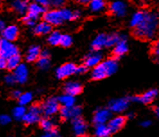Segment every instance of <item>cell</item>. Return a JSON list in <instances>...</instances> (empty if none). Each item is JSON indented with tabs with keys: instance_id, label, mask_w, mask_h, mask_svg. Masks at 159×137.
<instances>
[{
	"instance_id": "cell-1",
	"label": "cell",
	"mask_w": 159,
	"mask_h": 137,
	"mask_svg": "<svg viewBox=\"0 0 159 137\" xmlns=\"http://www.w3.org/2000/svg\"><path fill=\"white\" fill-rule=\"evenodd\" d=\"M159 31V12L148 10L145 12L143 21L133 30L134 35L141 40L154 39Z\"/></svg>"
},
{
	"instance_id": "cell-2",
	"label": "cell",
	"mask_w": 159,
	"mask_h": 137,
	"mask_svg": "<svg viewBox=\"0 0 159 137\" xmlns=\"http://www.w3.org/2000/svg\"><path fill=\"white\" fill-rule=\"evenodd\" d=\"M45 9L43 7H42L39 3L34 2L29 5L28 7V11L27 15L24 17V22L27 26H36V20L39 18V17L45 13Z\"/></svg>"
},
{
	"instance_id": "cell-3",
	"label": "cell",
	"mask_w": 159,
	"mask_h": 137,
	"mask_svg": "<svg viewBox=\"0 0 159 137\" xmlns=\"http://www.w3.org/2000/svg\"><path fill=\"white\" fill-rule=\"evenodd\" d=\"M41 107H42V112L46 116H53L57 114L60 109L59 100L55 97H49L48 99H46L42 104Z\"/></svg>"
},
{
	"instance_id": "cell-4",
	"label": "cell",
	"mask_w": 159,
	"mask_h": 137,
	"mask_svg": "<svg viewBox=\"0 0 159 137\" xmlns=\"http://www.w3.org/2000/svg\"><path fill=\"white\" fill-rule=\"evenodd\" d=\"M42 107L39 105H34L32 106L28 111H26L23 121L26 125H33L41 120V115H42Z\"/></svg>"
},
{
	"instance_id": "cell-5",
	"label": "cell",
	"mask_w": 159,
	"mask_h": 137,
	"mask_svg": "<svg viewBox=\"0 0 159 137\" xmlns=\"http://www.w3.org/2000/svg\"><path fill=\"white\" fill-rule=\"evenodd\" d=\"M43 20L48 23L50 26H59L64 22V19L62 17L61 11L58 9L50 10L44 13L43 15Z\"/></svg>"
},
{
	"instance_id": "cell-6",
	"label": "cell",
	"mask_w": 159,
	"mask_h": 137,
	"mask_svg": "<svg viewBox=\"0 0 159 137\" xmlns=\"http://www.w3.org/2000/svg\"><path fill=\"white\" fill-rule=\"evenodd\" d=\"M16 54H19V51L14 43L5 40L2 42L0 47V57H3L7 60L8 58Z\"/></svg>"
},
{
	"instance_id": "cell-7",
	"label": "cell",
	"mask_w": 159,
	"mask_h": 137,
	"mask_svg": "<svg viewBox=\"0 0 159 137\" xmlns=\"http://www.w3.org/2000/svg\"><path fill=\"white\" fill-rule=\"evenodd\" d=\"M130 101L129 97H121L111 100L109 104V110L114 113H120L126 110Z\"/></svg>"
},
{
	"instance_id": "cell-8",
	"label": "cell",
	"mask_w": 159,
	"mask_h": 137,
	"mask_svg": "<svg viewBox=\"0 0 159 137\" xmlns=\"http://www.w3.org/2000/svg\"><path fill=\"white\" fill-rule=\"evenodd\" d=\"M76 66L72 62H67L56 69V76L58 78H66L75 73Z\"/></svg>"
},
{
	"instance_id": "cell-9",
	"label": "cell",
	"mask_w": 159,
	"mask_h": 137,
	"mask_svg": "<svg viewBox=\"0 0 159 137\" xmlns=\"http://www.w3.org/2000/svg\"><path fill=\"white\" fill-rule=\"evenodd\" d=\"M158 95V90L157 89H150L148 90L147 92L143 93L139 96H135L130 98V100L134 102L142 103V104H149L151 103Z\"/></svg>"
},
{
	"instance_id": "cell-10",
	"label": "cell",
	"mask_w": 159,
	"mask_h": 137,
	"mask_svg": "<svg viewBox=\"0 0 159 137\" xmlns=\"http://www.w3.org/2000/svg\"><path fill=\"white\" fill-rule=\"evenodd\" d=\"M109 10L112 15L116 17H124L127 13V5L121 1H115L110 4Z\"/></svg>"
},
{
	"instance_id": "cell-11",
	"label": "cell",
	"mask_w": 159,
	"mask_h": 137,
	"mask_svg": "<svg viewBox=\"0 0 159 137\" xmlns=\"http://www.w3.org/2000/svg\"><path fill=\"white\" fill-rule=\"evenodd\" d=\"M19 34V29L16 26H7L3 31H2V36L4 37L5 41L7 42H13L16 40Z\"/></svg>"
},
{
	"instance_id": "cell-12",
	"label": "cell",
	"mask_w": 159,
	"mask_h": 137,
	"mask_svg": "<svg viewBox=\"0 0 159 137\" xmlns=\"http://www.w3.org/2000/svg\"><path fill=\"white\" fill-rule=\"evenodd\" d=\"M111 117V111L107 108H101L93 115V123L97 125H104V123Z\"/></svg>"
},
{
	"instance_id": "cell-13",
	"label": "cell",
	"mask_w": 159,
	"mask_h": 137,
	"mask_svg": "<svg viewBox=\"0 0 159 137\" xmlns=\"http://www.w3.org/2000/svg\"><path fill=\"white\" fill-rule=\"evenodd\" d=\"M28 68L26 67L25 64H20L14 72V76L16 78V82L20 83V84H24L27 81L28 78Z\"/></svg>"
},
{
	"instance_id": "cell-14",
	"label": "cell",
	"mask_w": 159,
	"mask_h": 137,
	"mask_svg": "<svg viewBox=\"0 0 159 137\" xmlns=\"http://www.w3.org/2000/svg\"><path fill=\"white\" fill-rule=\"evenodd\" d=\"M126 117L123 116H118L109 121L108 124V127L111 130V133H115L119 131L120 129H121L126 124Z\"/></svg>"
},
{
	"instance_id": "cell-15",
	"label": "cell",
	"mask_w": 159,
	"mask_h": 137,
	"mask_svg": "<svg viewBox=\"0 0 159 137\" xmlns=\"http://www.w3.org/2000/svg\"><path fill=\"white\" fill-rule=\"evenodd\" d=\"M86 129H87V125L84 119H82L81 117L73 119V130L76 136H84L86 132Z\"/></svg>"
},
{
	"instance_id": "cell-16",
	"label": "cell",
	"mask_w": 159,
	"mask_h": 137,
	"mask_svg": "<svg viewBox=\"0 0 159 137\" xmlns=\"http://www.w3.org/2000/svg\"><path fill=\"white\" fill-rule=\"evenodd\" d=\"M102 60V55L98 51H93L87 55V57L84 60V66L86 68H94L97 65H99Z\"/></svg>"
},
{
	"instance_id": "cell-17",
	"label": "cell",
	"mask_w": 159,
	"mask_h": 137,
	"mask_svg": "<svg viewBox=\"0 0 159 137\" xmlns=\"http://www.w3.org/2000/svg\"><path fill=\"white\" fill-rule=\"evenodd\" d=\"M82 89H83L82 85L78 82H74V81H69L64 86V90L66 94L73 96V97L80 94L82 92Z\"/></svg>"
},
{
	"instance_id": "cell-18",
	"label": "cell",
	"mask_w": 159,
	"mask_h": 137,
	"mask_svg": "<svg viewBox=\"0 0 159 137\" xmlns=\"http://www.w3.org/2000/svg\"><path fill=\"white\" fill-rule=\"evenodd\" d=\"M128 51V43L125 36H122L121 40L114 46L113 48V54L117 59L118 57L123 56L126 52Z\"/></svg>"
},
{
	"instance_id": "cell-19",
	"label": "cell",
	"mask_w": 159,
	"mask_h": 137,
	"mask_svg": "<svg viewBox=\"0 0 159 137\" xmlns=\"http://www.w3.org/2000/svg\"><path fill=\"white\" fill-rule=\"evenodd\" d=\"M107 35L104 34H98L92 42V49L94 51H98L103 47H106Z\"/></svg>"
},
{
	"instance_id": "cell-20",
	"label": "cell",
	"mask_w": 159,
	"mask_h": 137,
	"mask_svg": "<svg viewBox=\"0 0 159 137\" xmlns=\"http://www.w3.org/2000/svg\"><path fill=\"white\" fill-rule=\"evenodd\" d=\"M41 53H42V51H41V48L39 46H36V45L31 46L28 49L27 53H26V60L29 62L36 61V60H39Z\"/></svg>"
},
{
	"instance_id": "cell-21",
	"label": "cell",
	"mask_w": 159,
	"mask_h": 137,
	"mask_svg": "<svg viewBox=\"0 0 159 137\" xmlns=\"http://www.w3.org/2000/svg\"><path fill=\"white\" fill-rule=\"evenodd\" d=\"M102 63L103 67L105 68L108 76L115 73L116 70L118 69V61L116 58H110L108 60H104Z\"/></svg>"
},
{
	"instance_id": "cell-22",
	"label": "cell",
	"mask_w": 159,
	"mask_h": 137,
	"mask_svg": "<svg viewBox=\"0 0 159 137\" xmlns=\"http://www.w3.org/2000/svg\"><path fill=\"white\" fill-rule=\"evenodd\" d=\"M37 64H38V67L41 69H47L50 67V53H49L48 50H44L42 51L39 60H37Z\"/></svg>"
},
{
	"instance_id": "cell-23",
	"label": "cell",
	"mask_w": 159,
	"mask_h": 137,
	"mask_svg": "<svg viewBox=\"0 0 159 137\" xmlns=\"http://www.w3.org/2000/svg\"><path fill=\"white\" fill-rule=\"evenodd\" d=\"M51 26L49 25L48 23H46L45 21L41 22L39 24H37L34 26V34H38V35H43V34H48L51 33Z\"/></svg>"
},
{
	"instance_id": "cell-24",
	"label": "cell",
	"mask_w": 159,
	"mask_h": 137,
	"mask_svg": "<svg viewBox=\"0 0 159 137\" xmlns=\"http://www.w3.org/2000/svg\"><path fill=\"white\" fill-rule=\"evenodd\" d=\"M108 76L107 72L105 70V68L103 67L102 63H100L99 65H97L96 67L93 68L92 71V78L94 80H100Z\"/></svg>"
},
{
	"instance_id": "cell-25",
	"label": "cell",
	"mask_w": 159,
	"mask_h": 137,
	"mask_svg": "<svg viewBox=\"0 0 159 137\" xmlns=\"http://www.w3.org/2000/svg\"><path fill=\"white\" fill-rule=\"evenodd\" d=\"M145 12H146V10H139L132 15L129 25L133 29L136 28L138 26H139V24L142 22L144 17H145Z\"/></svg>"
},
{
	"instance_id": "cell-26",
	"label": "cell",
	"mask_w": 159,
	"mask_h": 137,
	"mask_svg": "<svg viewBox=\"0 0 159 137\" xmlns=\"http://www.w3.org/2000/svg\"><path fill=\"white\" fill-rule=\"evenodd\" d=\"M59 103L60 105H62L65 107H72L74 106L75 104V97L70 96L68 94H64L60 96L59 98Z\"/></svg>"
},
{
	"instance_id": "cell-27",
	"label": "cell",
	"mask_w": 159,
	"mask_h": 137,
	"mask_svg": "<svg viewBox=\"0 0 159 137\" xmlns=\"http://www.w3.org/2000/svg\"><path fill=\"white\" fill-rule=\"evenodd\" d=\"M28 3L26 1H14L12 3V7L16 10L18 14L24 15L28 11Z\"/></svg>"
},
{
	"instance_id": "cell-28",
	"label": "cell",
	"mask_w": 159,
	"mask_h": 137,
	"mask_svg": "<svg viewBox=\"0 0 159 137\" xmlns=\"http://www.w3.org/2000/svg\"><path fill=\"white\" fill-rule=\"evenodd\" d=\"M96 137H109L111 135V130L108 127V125H97L95 126L94 130Z\"/></svg>"
},
{
	"instance_id": "cell-29",
	"label": "cell",
	"mask_w": 159,
	"mask_h": 137,
	"mask_svg": "<svg viewBox=\"0 0 159 137\" xmlns=\"http://www.w3.org/2000/svg\"><path fill=\"white\" fill-rule=\"evenodd\" d=\"M89 7L92 12H100L105 7V2L102 0H93L89 2Z\"/></svg>"
},
{
	"instance_id": "cell-30",
	"label": "cell",
	"mask_w": 159,
	"mask_h": 137,
	"mask_svg": "<svg viewBox=\"0 0 159 137\" xmlns=\"http://www.w3.org/2000/svg\"><path fill=\"white\" fill-rule=\"evenodd\" d=\"M21 64V56L19 54L14 55L7 59V68L8 69H16Z\"/></svg>"
},
{
	"instance_id": "cell-31",
	"label": "cell",
	"mask_w": 159,
	"mask_h": 137,
	"mask_svg": "<svg viewBox=\"0 0 159 137\" xmlns=\"http://www.w3.org/2000/svg\"><path fill=\"white\" fill-rule=\"evenodd\" d=\"M61 35L62 34L57 32V31H54V32H51L49 34V37H48V43L53 45V46H56V45H59L60 44V39H61Z\"/></svg>"
},
{
	"instance_id": "cell-32",
	"label": "cell",
	"mask_w": 159,
	"mask_h": 137,
	"mask_svg": "<svg viewBox=\"0 0 159 137\" xmlns=\"http://www.w3.org/2000/svg\"><path fill=\"white\" fill-rule=\"evenodd\" d=\"M40 125L45 132H50L55 130L54 128V123L48 117H44L40 120Z\"/></svg>"
},
{
	"instance_id": "cell-33",
	"label": "cell",
	"mask_w": 159,
	"mask_h": 137,
	"mask_svg": "<svg viewBox=\"0 0 159 137\" xmlns=\"http://www.w3.org/2000/svg\"><path fill=\"white\" fill-rule=\"evenodd\" d=\"M122 38V35L118 34H112L107 35V42H106V47H111L115 46Z\"/></svg>"
},
{
	"instance_id": "cell-34",
	"label": "cell",
	"mask_w": 159,
	"mask_h": 137,
	"mask_svg": "<svg viewBox=\"0 0 159 137\" xmlns=\"http://www.w3.org/2000/svg\"><path fill=\"white\" fill-rule=\"evenodd\" d=\"M26 114V108L23 106H18L13 110V116L16 120H23Z\"/></svg>"
},
{
	"instance_id": "cell-35",
	"label": "cell",
	"mask_w": 159,
	"mask_h": 137,
	"mask_svg": "<svg viewBox=\"0 0 159 137\" xmlns=\"http://www.w3.org/2000/svg\"><path fill=\"white\" fill-rule=\"evenodd\" d=\"M19 105L25 106L26 105H28L29 103L33 100V94L31 92H25L22 93L21 97H19Z\"/></svg>"
},
{
	"instance_id": "cell-36",
	"label": "cell",
	"mask_w": 159,
	"mask_h": 137,
	"mask_svg": "<svg viewBox=\"0 0 159 137\" xmlns=\"http://www.w3.org/2000/svg\"><path fill=\"white\" fill-rule=\"evenodd\" d=\"M151 54L153 59L159 63V39L157 40L151 47Z\"/></svg>"
},
{
	"instance_id": "cell-37",
	"label": "cell",
	"mask_w": 159,
	"mask_h": 137,
	"mask_svg": "<svg viewBox=\"0 0 159 137\" xmlns=\"http://www.w3.org/2000/svg\"><path fill=\"white\" fill-rule=\"evenodd\" d=\"M61 14H62V17L65 20H75V17H74V11H71L68 8H63L60 9Z\"/></svg>"
},
{
	"instance_id": "cell-38",
	"label": "cell",
	"mask_w": 159,
	"mask_h": 137,
	"mask_svg": "<svg viewBox=\"0 0 159 137\" xmlns=\"http://www.w3.org/2000/svg\"><path fill=\"white\" fill-rule=\"evenodd\" d=\"M71 110V118L75 119V118H79L81 117L82 115V108L79 106H74L70 108Z\"/></svg>"
},
{
	"instance_id": "cell-39",
	"label": "cell",
	"mask_w": 159,
	"mask_h": 137,
	"mask_svg": "<svg viewBox=\"0 0 159 137\" xmlns=\"http://www.w3.org/2000/svg\"><path fill=\"white\" fill-rule=\"evenodd\" d=\"M71 107H65V106H62L60 109H59V114H60V116L62 119H70L71 118V110H70Z\"/></svg>"
},
{
	"instance_id": "cell-40",
	"label": "cell",
	"mask_w": 159,
	"mask_h": 137,
	"mask_svg": "<svg viewBox=\"0 0 159 137\" xmlns=\"http://www.w3.org/2000/svg\"><path fill=\"white\" fill-rule=\"evenodd\" d=\"M72 44V38L68 34H62L60 39V45L63 47H69Z\"/></svg>"
},
{
	"instance_id": "cell-41",
	"label": "cell",
	"mask_w": 159,
	"mask_h": 137,
	"mask_svg": "<svg viewBox=\"0 0 159 137\" xmlns=\"http://www.w3.org/2000/svg\"><path fill=\"white\" fill-rule=\"evenodd\" d=\"M10 122H11V117L8 115H6V114L0 115V125H6L9 124Z\"/></svg>"
},
{
	"instance_id": "cell-42",
	"label": "cell",
	"mask_w": 159,
	"mask_h": 137,
	"mask_svg": "<svg viewBox=\"0 0 159 137\" xmlns=\"http://www.w3.org/2000/svg\"><path fill=\"white\" fill-rule=\"evenodd\" d=\"M5 82L7 84V85H14L16 80V78L14 76V74H8L5 77Z\"/></svg>"
},
{
	"instance_id": "cell-43",
	"label": "cell",
	"mask_w": 159,
	"mask_h": 137,
	"mask_svg": "<svg viewBox=\"0 0 159 137\" xmlns=\"http://www.w3.org/2000/svg\"><path fill=\"white\" fill-rule=\"evenodd\" d=\"M64 5V1L62 0H55V1H50V6L56 7V8H59Z\"/></svg>"
},
{
	"instance_id": "cell-44",
	"label": "cell",
	"mask_w": 159,
	"mask_h": 137,
	"mask_svg": "<svg viewBox=\"0 0 159 137\" xmlns=\"http://www.w3.org/2000/svg\"><path fill=\"white\" fill-rule=\"evenodd\" d=\"M87 68L84 65H81V66H76V69H75V73L77 74H84L87 71Z\"/></svg>"
},
{
	"instance_id": "cell-45",
	"label": "cell",
	"mask_w": 159,
	"mask_h": 137,
	"mask_svg": "<svg viewBox=\"0 0 159 137\" xmlns=\"http://www.w3.org/2000/svg\"><path fill=\"white\" fill-rule=\"evenodd\" d=\"M57 135V131L56 129L53 130V131H50V132H45L44 135H42L41 137H56Z\"/></svg>"
},
{
	"instance_id": "cell-46",
	"label": "cell",
	"mask_w": 159,
	"mask_h": 137,
	"mask_svg": "<svg viewBox=\"0 0 159 137\" xmlns=\"http://www.w3.org/2000/svg\"><path fill=\"white\" fill-rule=\"evenodd\" d=\"M7 68V60L0 57V68Z\"/></svg>"
},
{
	"instance_id": "cell-47",
	"label": "cell",
	"mask_w": 159,
	"mask_h": 137,
	"mask_svg": "<svg viewBox=\"0 0 159 137\" xmlns=\"http://www.w3.org/2000/svg\"><path fill=\"white\" fill-rule=\"evenodd\" d=\"M21 95H22V92L20 90H18V89H16V90L12 91V93H11L12 97L13 98H17V99H19V97H21Z\"/></svg>"
},
{
	"instance_id": "cell-48",
	"label": "cell",
	"mask_w": 159,
	"mask_h": 137,
	"mask_svg": "<svg viewBox=\"0 0 159 137\" xmlns=\"http://www.w3.org/2000/svg\"><path fill=\"white\" fill-rule=\"evenodd\" d=\"M37 3H39L44 8L50 6V1H47V0H39V1H37Z\"/></svg>"
},
{
	"instance_id": "cell-49",
	"label": "cell",
	"mask_w": 159,
	"mask_h": 137,
	"mask_svg": "<svg viewBox=\"0 0 159 137\" xmlns=\"http://www.w3.org/2000/svg\"><path fill=\"white\" fill-rule=\"evenodd\" d=\"M140 125H141V126H143V127H148L151 125V121H149V120L143 121V122H141Z\"/></svg>"
},
{
	"instance_id": "cell-50",
	"label": "cell",
	"mask_w": 159,
	"mask_h": 137,
	"mask_svg": "<svg viewBox=\"0 0 159 137\" xmlns=\"http://www.w3.org/2000/svg\"><path fill=\"white\" fill-rule=\"evenodd\" d=\"M6 27H7V26H6L5 22H4L3 20H1V19H0V31H3Z\"/></svg>"
},
{
	"instance_id": "cell-51",
	"label": "cell",
	"mask_w": 159,
	"mask_h": 137,
	"mask_svg": "<svg viewBox=\"0 0 159 137\" xmlns=\"http://www.w3.org/2000/svg\"><path fill=\"white\" fill-rule=\"evenodd\" d=\"M154 111H155V113H156L157 116L159 118V106H156V107H155V109H154Z\"/></svg>"
},
{
	"instance_id": "cell-52",
	"label": "cell",
	"mask_w": 159,
	"mask_h": 137,
	"mask_svg": "<svg viewBox=\"0 0 159 137\" xmlns=\"http://www.w3.org/2000/svg\"><path fill=\"white\" fill-rule=\"evenodd\" d=\"M80 3H82V4H89V1H86V0H81V1H79Z\"/></svg>"
},
{
	"instance_id": "cell-53",
	"label": "cell",
	"mask_w": 159,
	"mask_h": 137,
	"mask_svg": "<svg viewBox=\"0 0 159 137\" xmlns=\"http://www.w3.org/2000/svg\"><path fill=\"white\" fill-rule=\"evenodd\" d=\"M128 116H129V117H131V118H132V117H133V116H134V115H133V114H132V113H129V115H128Z\"/></svg>"
},
{
	"instance_id": "cell-54",
	"label": "cell",
	"mask_w": 159,
	"mask_h": 137,
	"mask_svg": "<svg viewBox=\"0 0 159 137\" xmlns=\"http://www.w3.org/2000/svg\"><path fill=\"white\" fill-rule=\"evenodd\" d=\"M2 42H3V40L1 39V37H0V47H1V44H2Z\"/></svg>"
}]
</instances>
